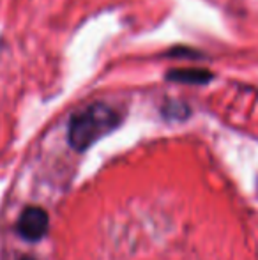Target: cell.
<instances>
[{"label": "cell", "mask_w": 258, "mask_h": 260, "mask_svg": "<svg viewBox=\"0 0 258 260\" xmlns=\"http://www.w3.org/2000/svg\"><path fill=\"white\" fill-rule=\"evenodd\" d=\"M48 232V212L41 207H27L18 218V234L21 239L38 243Z\"/></svg>", "instance_id": "2"}, {"label": "cell", "mask_w": 258, "mask_h": 260, "mask_svg": "<svg viewBox=\"0 0 258 260\" xmlns=\"http://www.w3.org/2000/svg\"><path fill=\"white\" fill-rule=\"evenodd\" d=\"M21 260H34V258H30V257H23Z\"/></svg>", "instance_id": "4"}, {"label": "cell", "mask_w": 258, "mask_h": 260, "mask_svg": "<svg viewBox=\"0 0 258 260\" xmlns=\"http://www.w3.org/2000/svg\"><path fill=\"white\" fill-rule=\"evenodd\" d=\"M166 78L177 83H188V85H205L214 78V75L207 69L188 68V69H173L168 71Z\"/></svg>", "instance_id": "3"}, {"label": "cell", "mask_w": 258, "mask_h": 260, "mask_svg": "<svg viewBox=\"0 0 258 260\" xmlns=\"http://www.w3.org/2000/svg\"><path fill=\"white\" fill-rule=\"evenodd\" d=\"M122 115L110 105L94 103L75 113L67 126V142L76 151H87L121 124Z\"/></svg>", "instance_id": "1"}]
</instances>
